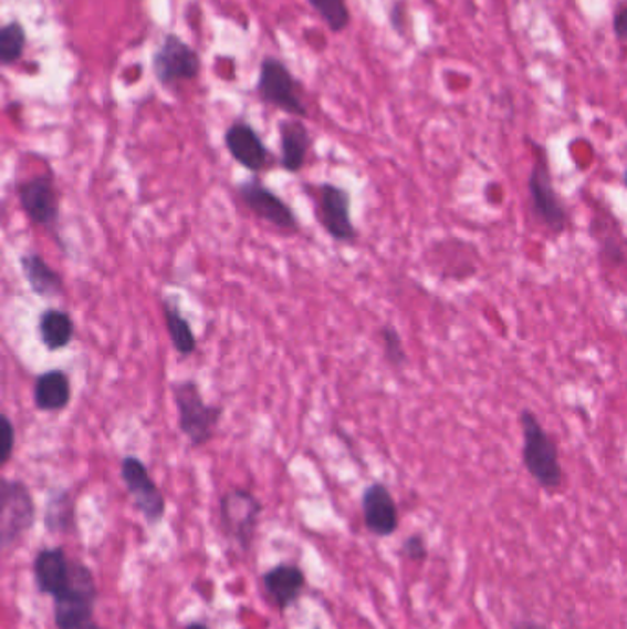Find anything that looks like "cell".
<instances>
[{
	"instance_id": "6da1fadb",
	"label": "cell",
	"mask_w": 627,
	"mask_h": 629,
	"mask_svg": "<svg viewBox=\"0 0 627 629\" xmlns=\"http://www.w3.org/2000/svg\"><path fill=\"white\" fill-rule=\"evenodd\" d=\"M518 422L523 436L521 462L524 470L546 494H557L565 483V472L556 439L546 431L532 409H521Z\"/></svg>"
},
{
	"instance_id": "7a4b0ae2",
	"label": "cell",
	"mask_w": 627,
	"mask_h": 629,
	"mask_svg": "<svg viewBox=\"0 0 627 629\" xmlns=\"http://www.w3.org/2000/svg\"><path fill=\"white\" fill-rule=\"evenodd\" d=\"M526 142L532 152V169L529 175L530 210L546 233L563 236L568 230V207L554 183L551 155L545 144L532 138H526Z\"/></svg>"
},
{
	"instance_id": "3957f363",
	"label": "cell",
	"mask_w": 627,
	"mask_h": 629,
	"mask_svg": "<svg viewBox=\"0 0 627 629\" xmlns=\"http://www.w3.org/2000/svg\"><path fill=\"white\" fill-rule=\"evenodd\" d=\"M313 205V216L322 230L341 245L359 241V230L352 217V194L344 186L330 181L304 186Z\"/></svg>"
},
{
	"instance_id": "277c9868",
	"label": "cell",
	"mask_w": 627,
	"mask_h": 629,
	"mask_svg": "<svg viewBox=\"0 0 627 629\" xmlns=\"http://www.w3.org/2000/svg\"><path fill=\"white\" fill-rule=\"evenodd\" d=\"M171 392L179 413L180 433L185 434L191 447H202L212 442L223 420L224 409L207 403L196 381L174 383Z\"/></svg>"
},
{
	"instance_id": "5b68a950",
	"label": "cell",
	"mask_w": 627,
	"mask_h": 629,
	"mask_svg": "<svg viewBox=\"0 0 627 629\" xmlns=\"http://www.w3.org/2000/svg\"><path fill=\"white\" fill-rule=\"evenodd\" d=\"M257 93L263 104L279 109L291 118L306 120L310 116L306 102L302 100L304 87L301 80L274 55H265L260 63Z\"/></svg>"
},
{
	"instance_id": "8992f818",
	"label": "cell",
	"mask_w": 627,
	"mask_h": 629,
	"mask_svg": "<svg viewBox=\"0 0 627 629\" xmlns=\"http://www.w3.org/2000/svg\"><path fill=\"white\" fill-rule=\"evenodd\" d=\"M96 581L87 565L71 559V576L65 589L54 597V617L58 629H74L94 625Z\"/></svg>"
},
{
	"instance_id": "52a82bcc",
	"label": "cell",
	"mask_w": 627,
	"mask_h": 629,
	"mask_svg": "<svg viewBox=\"0 0 627 629\" xmlns=\"http://www.w3.org/2000/svg\"><path fill=\"white\" fill-rule=\"evenodd\" d=\"M35 523V503L27 484L0 477V553L24 539Z\"/></svg>"
},
{
	"instance_id": "ba28073f",
	"label": "cell",
	"mask_w": 627,
	"mask_h": 629,
	"mask_svg": "<svg viewBox=\"0 0 627 629\" xmlns=\"http://www.w3.org/2000/svg\"><path fill=\"white\" fill-rule=\"evenodd\" d=\"M262 514L263 503L251 489L232 488L219 499V519L224 536L232 539L243 553H249L254 545Z\"/></svg>"
},
{
	"instance_id": "9c48e42d",
	"label": "cell",
	"mask_w": 627,
	"mask_h": 629,
	"mask_svg": "<svg viewBox=\"0 0 627 629\" xmlns=\"http://www.w3.org/2000/svg\"><path fill=\"white\" fill-rule=\"evenodd\" d=\"M479 249L462 238L435 239L424 255L426 266L442 282L464 283L479 275Z\"/></svg>"
},
{
	"instance_id": "30bf717a",
	"label": "cell",
	"mask_w": 627,
	"mask_h": 629,
	"mask_svg": "<svg viewBox=\"0 0 627 629\" xmlns=\"http://www.w3.org/2000/svg\"><path fill=\"white\" fill-rule=\"evenodd\" d=\"M238 197L249 210L284 234H299L302 230V223L296 216L295 208L285 202L284 197L279 196L273 188L263 185L258 177L243 181L238 185Z\"/></svg>"
},
{
	"instance_id": "8fae6325",
	"label": "cell",
	"mask_w": 627,
	"mask_h": 629,
	"mask_svg": "<svg viewBox=\"0 0 627 629\" xmlns=\"http://www.w3.org/2000/svg\"><path fill=\"white\" fill-rule=\"evenodd\" d=\"M151 66L158 83L171 87L177 83L196 80L201 72V58L177 33H166L155 50Z\"/></svg>"
},
{
	"instance_id": "7c38bea8",
	"label": "cell",
	"mask_w": 627,
	"mask_h": 629,
	"mask_svg": "<svg viewBox=\"0 0 627 629\" xmlns=\"http://www.w3.org/2000/svg\"><path fill=\"white\" fill-rule=\"evenodd\" d=\"M122 481L132 495L137 511L146 517L151 525L163 522L166 514V499L164 494L149 475L148 467L137 456H126L121 466Z\"/></svg>"
},
{
	"instance_id": "4fadbf2b",
	"label": "cell",
	"mask_w": 627,
	"mask_h": 629,
	"mask_svg": "<svg viewBox=\"0 0 627 629\" xmlns=\"http://www.w3.org/2000/svg\"><path fill=\"white\" fill-rule=\"evenodd\" d=\"M224 147L230 157L251 174H265L276 164L260 133L245 120H236L224 131Z\"/></svg>"
},
{
	"instance_id": "5bb4252c",
	"label": "cell",
	"mask_w": 627,
	"mask_h": 629,
	"mask_svg": "<svg viewBox=\"0 0 627 629\" xmlns=\"http://www.w3.org/2000/svg\"><path fill=\"white\" fill-rule=\"evenodd\" d=\"M363 525L372 536L390 537L399 528V508L393 492L382 481L368 484L360 494Z\"/></svg>"
},
{
	"instance_id": "9a60e30c",
	"label": "cell",
	"mask_w": 627,
	"mask_h": 629,
	"mask_svg": "<svg viewBox=\"0 0 627 629\" xmlns=\"http://www.w3.org/2000/svg\"><path fill=\"white\" fill-rule=\"evenodd\" d=\"M19 202L28 219L38 227L54 228L60 223V196L46 175H38L17 186Z\"/></svg>"
},
{
	"instance_id": "2e32d148",
	"label": "cell",
	"mask_w": 627,
	"mask_h": 629,
	"mask_svg": "<svg viewBox=\"0 0 627 629\" xmlns=\"http://www.w3.org/2000/svg\"><path fill=\"white\" fill-rule=\"evenodd\" d=\"M591 238L598 245L600 260L613 271L626 266V239L617 216L606 205H598L591 217Z\"/></svg>"
},
{
	"instance_id": "e0dca14e",
	"label": "cell",
	"mask_w": 627,
	"mask_h": 629,
	"mask_svg": "<svg viewBox=\"0 0 627 629\" xmlns=\"http://www.w3.org/2000/svg\"><path fill=\"white\" fill-rule=\"evenodd\" d=\"M262 581L265 591L273 600L274 608L279 609L280 613L293 608L307 587L306 570L302 569L301 565L288 561L265 570Z\"/></svg>"
},
{
	"instance_id": "ac0fdd59",
	"label": "cell",
	"mask_w": 627,
	"mask_h": 629,
	"mask_svg": "<svg viewBox=\"0 0 627 629\" xmlns=\"http://www.w3.org/2000/svg\"><path fill=\"white\" fill-rule=\"evenodd\" d=\"M280 168L291 175L301 174L313 147L312 133L301 118L280 120Z\"/></svg>"
},
{
	"instance_id": "d6986e66",
	"label": "cell",
	"mask_w": 627,
	"mask_h": 629,
	"mask_svg": "<svg viewBox=\"0 0 627 629\" xmlns=\"http://www.w3.org/2000/svg\"><path fill=\"white\" fill-rule=\"evenodd\" d=\"M71 576V559L61 547L43 548L33 561V578L39 591L49 597H58Z\"/></svg>"
},
{
	"instance_id": "ffe728a7",
	"label": "cell",
	"mask_w": 627,
	"mask_h": 629,
	"mask_svg": "<svg viewBox=\"0 0 627 629\" xmlns=\"http://www.w3.org/2000/svg\"><path fill=\"white\" fill-rule=\"evenodd\" d=\"M71 380L63 370H49L39 375L33 389V402L39 411L60 413L71 403Z\"/></svg>"
},
{
	"instance_id": "44dd1931",
	"label": "cell",
	"mask_w": 627,
	"mask_h": 629,
	"mask_svg": "<svg viewBox=\"0 0 627 629\" xmlns=\"http://www.w3.org/2000/svg\"><path fill=\"white\" fill-rule=\"evenodd\" d=\"M22 275L27 278L28 286L33 293L43 299H52L63 293V278L60 272L39 255H24L21 258Z\"/></svg>"
},
{
	"instance_id": "7402d4cb",
	"label": "cell",
	"mask_w": 627,
	"mask_h": 629,
	"mask_svg": "<svg viewBox=\"0 0 627 629\" xmlns=\"http://www.w3.org/2000/svg\"><path fill=\"white\" fill-rule=\"evenodd\" d=\"M39 333L41 341L50 352H58L71 344L72 339L76 336V326L71 314L61 310H46L41 314L39 320Z\"/></svg>"
},
{
	"instance_id": "603a6c76",
	"label": "cell",
	"mask_w": 627,
	"mask_h": 629,
	"mask_svg": "<svg viewBox=\"0 0 627 629\" xmlns=\"http://www.w3.org/2000/svg\"><path fill=\"white\" fill-rule=\"evenodd\" d=\"M164 320H166V328H168L169 339L174 344L175 350L182 358H188L197 350V337L191 330L190 322L182 317L179 308L174 302H166L164 305Z\"/></svg>"
},
{
	"instance_id": "cb8c5ba5",
	"label": "cell",
	"mask_w": 627,
	"mask_h": 629,
	"mask_svg": "<svg viewBox=\"0 0 627 629\" xmlns=\"http://www.w3.org/2000/svg\"><path fill=\"white\" fill-rule=\"evenodd\" d=\"M76 522V508L71 494L65 489L52 492L46 505V516H44V525L50 532H69L74 528Z\"/></svg>"
},
{
	"instance_id": "d4e9b609",
	"label": "cell",
	"mask_w": 627,
	"mask_h": 629,
	"mask_svg": "<svg viewBox=\"0 0 627 629\" xmlns=\"http://www.w3.org/2000/svg\"><path fill=\"white\" fill-rule=\"evenodd\" d=\"M379 342H382V352L385 363L394 370V372H404L409 364V353L405 350L404 337L399 333L396 326L387 324L379 326L377 330Z\"/></svg>"
},
{
	"instance_id": "484cf974",
	"label": "cell",
	"mask_w": 627,
	"mask_h": 629,
	"mask_svg": "<svg viewBox=\"0 0 627 629\" xmlns=\"http://www.w3.org/2000/svg\"><path fill=\"white\" fill-rule=\"evenodd\" d=\"M27 49V30L19 21L0 27V65L10 66L21 60Z\"/></svg>"
},
{
	"instance_id": "4316f807",
	"label": "cell",
	"mask_w": 627,
	"mask_h": 629,
	"mask_svg": "<svg viewBox=\"0 0 627 629\" xmlns=\"http://www.w3.org/2000/svg\"><path fill=\"white\" fill-rule=\"evenodd\" d=\"M316 16L321 17L332 33H343L349 27L352 16L346 0H307Z\"/></svg>"
},
{
	"instance_id": "83f0119b",
	"label": "cell",
	"mask_w": 627,
	"mask_h": 629,
	"mask_svg": "<svg viewBox=\"0 0 627 629\" xmlns=\"http://www.w3.org/2000/svg\"><path fill=\"white\" fill-rule=\"evenodd\" d=\"M401 554L409 561H415V564H424L427 558H429V545H427V539L424 534L416 532V534H410L407 539H405L404 545H401Z\"/></svg>"
},
{
	"instance_id": "f1b7e54d",
	"label": "cell",
	"mask_w": 627,
	"mask_h": 629,
	"mask_svg": "<svg viewBox=\"0 0 627 629\" xmlns=\"http://www.w3.org/2000/svg\"><path fill=\"white\" fill-rule=\"evenodd\" d=\"M15 450V427L6 414H0V466L10 461Z\"/></svg>"
},
{
	"instance_id": "f546056e",
	"label": "cell",
	"mask_w": 627,
	"mask_h": 629,
	"mask_svg": "<svg viewBox=\"0 0 627 629\" xmlns=\"http://www.w3.org/2000/svg\"><path fill=\"white\" fill-rule=\"evenodd\" d=\"M407 4H405L404 0H398V2H394L393 8H390V24H393L394 30L399 33V35H404L405 28H407Z\"/></svg>"
},
{
	"instance_id": "4dcf8cb0",
	"label": "cell",
	"mask_w": 627,
	"mask_h": 629,
	"mask_svg": "<svg viewBox=\"0 0 627 629\" xmlns=\"http://www.w3.org/2000/svg\"><path fill=\"white\" fill-rule=\"evenodd\" d=\"M613 33L623 43L627 35V8L626 4L618 6L617 13L613 16Z\"/></svg>"
},
{
	"instance_id": "1f68e13d",
	"label": "cell",
	"mask_w": 627,
	"mask_h": 629,
	"mask_svg": "<svg viewBox=\"0 0 627 629\" xmlns=\"http://www.w3.org/2000/svg\"><path fill=\"white\" fill-rule=\"evenodd\" d=\"M515 629H552L551 626H546L545 622H540V620H521Z\"/></svg>"
},
{
	"instance_id": "d6a6232c",
	"label": "cell",
	"mask_w": 627,
	"mask_h": 629,
	"mask_svg": "<svg viewBox=\"0 0 627 629\" xmlns=\"http://www.w3.org/2000/svg\"><path fill=\"white\" fill-rule=\"evenodd\" d=\"M185 629H210L207 625H202V622H191V625L186 626Z\"/></svg>"
},
{
	"instance_id": "836d02e7",
	"label": "cell",
	"mask_w": 627,
	"mask_h": 629,
	"mask_svg": "<svg viewBox=\"0 0 627 629\" xmlns=\"http://www.w3.org/2000/svg\"><path fill=\"white\" fill-rule=\"evenodd\" d=\"M74 629H98V626H96V625H88V626H82V628H74Z\"/></svg>"
},
{
	"instance_id": "e575fe53",
	"label": "cell",
	"mask_w": 627,
	"mask_h": 629,
	"mask_svg": "<svg viewBox=\"0 0 627 629\" xmlns=\"http://www.w3.org/2000/svg\"><path fill=\"white\" fill-rule=\"evenodd\" d=\"M313 629H321V628H313Z\"/></svg>"
}]
</instances>
